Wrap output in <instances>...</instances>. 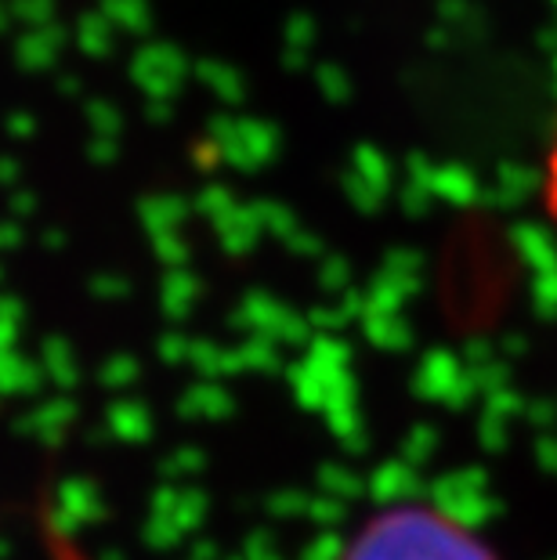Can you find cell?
I'll return each mask as SVG.
<instances>
[{
  "mask_svg": "<svg viewBox=\"0 0 557 560\" xmlns=\"http://www.w3.org/2000/svg\"><path fill=\"white\" fill-rule=\"evenodd\" d=\"M337 560H500V553L456 514L406 499L373 510L340 546Z\"/></svg>",
  "mask_w": 557,
  "mask_h": 560,
  "instance_id": "6da1fadb",
  "label": "cell"
},
{
  "mask_svg": "<svg viewBox=\"0 0 557 560\" xmlns=\"http://www.w3.org/2000/svg\"><path fill=\"white\" fill-rule=\"evenodd\" d=\"M539 199H543V210H547V221L554 224V232H557V127H554V138H550L547 160H543V185H539Z\"/></svg>",
  "mask_w": 557,
  "mask_h": 560,
  "instance_id": "7a4b0ae2",
  "label": "cell"
}]
</instances>
